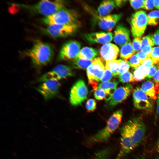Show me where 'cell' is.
Returning a JSON list of instances; mask_svg holds the SVG:
<instances>
[{"label":"cell","instance_id":"6da1fadb","mask_svg":"<svg viewBox=\"0 0 159 159\" xmlns=\"http://www.w3.org/2000/svg\"><path fill=\"white\" fill-rule=\"evenodd\" d=\"M146 127L140 116L128 120L120 129V147L115 159H122L141 143L145 135Z\"/></svg>","mask_w":159,"mask_h":159},{"label":"cell","instance_id":"7a4b0ae2","mask_svg":"<svg viewBox=\"0 0 159 159\" xmlns=\"http://www.w3.org/2000/svg\"><path fill=\"white\" fill-rule=\"evenodd\" d=\"M33 63L37 67L47 65L51 61L54 54L52 46L48 43L40 40L37 41L33 46L25 52Z\"/></svg>","mask_w":159,"mask_h":159},{"label":"cell","instance_id":"3957f363","mask_svg":"<svg viewBox=\"0 0 159 159\" xmlns=\"http://www.w3.org/2000/svg\"><path fill=\"white\" fill-rule=\"evenodd\" d=\"M122 114L121 110L115 112L108 120L105 127L89 137L86 141V144L92 145L107 141L119 127L121 122Z\"/></svg>","mask_w":159,"mask_h":159},{"label":"cell","instance_id":"277c9868","mask_svg":"<svg viewBox=\"0 0 159 159\" xmlns=\"http://www.w3.org/2000/svg\"><path fill=\"white\" fill-rule=\"evenodd\" d=\"M65 1L42 0L33 4L13 3L14 5L26 10L33 14H39L47 16L65 8Z\"/></svg>","mask_w":159,"mask_h":159},{"label":"cell","instance_id":"5b68a950","mask_svg":"<svg viewBox=\"0 0 159 159\" xmlns=\"http://www.w3.org/2000/svg\"><path fill=\"white\" fill-rule=\"evenodd\" d=\"M42 22L47 26L53 25H80L78 16L74 10L66 9H61L53 14L44 17Z\"/></svg>","mask_w":159,"mask_h":159},{"label":"cell","instance_id":"8992f818","mask_svg":"<svg viewBox=\"0 0 159 159\" xmlns=\"http://www.w3.org/2000/svg\"><path fill=\"white\" fill-rule=\"evenodd\" d=\"M84 7L97 22L100 28L109 32L112 30L122 16V14L120 13L102 16L87 5L85 4Z\"/></svg>","mask_w":159,"mask_h":159},{"label":"cell","instance_id":"52a82bcc","mask_svg":"<svg viewBox=\"0 0 159 159\" xmlns=\"http://www.w3.org/2000/svg\"><path fill=\"white\" fill-rule=\"evenodd\" d=\"M105 70L101 59L95 58L92 64L87 69L89 84L95 90L97 89V83L101 81Z\"/></svg>","mask_w":159,"mask_h":159},{"label":"cell","instance_id":"ba28073f","mask_svg":"<svg viewBox=\"0 0 159 159\" xmlns=\"http://www.w3.org/2000/svg\"><path fill=\"white\" fill-rule=\"evenodd\" d=\"M42 29L43 33L54 38H64L75 33L80 25H53Z\"/></svg>","mask_w":159,"mask_h":159},{"label":"cell","instance_id":"9c48e42d","mask_svg":"<svg viewBox=\"0 0 159 159\" xmlns=\"http://www.w3.org/2000/svg\"><path fill=\"white\" fill-rule=\"evenodd\" d=\"M148 24V16L144 11H140L133 14L131 18V27L133 37L140 38Z\"/></svg>","mask_w":159,"mask_h":159},{"label":"cell","instance_id":"30bf717a","mask_svg":"<svg viewBox=\"0 0 159 159\" xmlns=\"http://www.w3.org/2000/svg\"><path fill=\"white\" fill-rule=\"evenodd\" d=\"M81 44L78 41L71 40L62 46L58 56L59 61H72L76 59L80 50Z\"/></svg>","mask_w":159,"mask_h":159},{"label":"cell","instance_id":"8fae6325","mask_svg":"<svg viewBox=\"0 0 159 159\" xmlns=\"http://www.w3.org/2000/svg\"><path fill=\"white\" fill-rule=\"evenodd\" d=\"M74 73L71 67L63 64H59L52 70L45 73L39 79L40 82L58 80L73 75Z\"/></svg>","mask_w":159,"mask_h":159},{"label":"cell","instance_id":"7c38bea8","mask_svg":"<svg viewBox=\"0 0 159 159\" xmlns=\"http://www.w3.org/2000/svg\"><path fill=\"white\" fill-rule=\"evenodd\" d=\"M88 90L84 82L82 80H77L71 88L69 100L74 106L81 105L87 99Z\"/></svg>","mask_w":159,"mask_h":159},{"label":"cell","instance_id":"4fadbf2b","mask_svg":"<svg viewBox=\"0 0 159 159\" xmlns=\"http://www.w3.org/2000/svg\"><path fill=\"white\" fill-rule=\"evenodd\" d=\"M133 92V104L137 109L146 111L152 110L153 100L147 96L140 87H136Z\"/></svg>","mask_w":159,"mask_h":159},{"label":"cell","instance_id":"5bb4252c","mask_svg":"<svg viewBox=\"0 0 159 159\" xmlns=\"http://www.w3.org/2000/svg\"><path fill=\"white\" fill-rule=\"evenodd\" d=\"M133 89L130 84L120 87L111 93L106 99V101L109 106H114L126 100L131 93Z\"/></svg>","mask_w":159,"mask_h":159},{"label":"cell","instance_id":"9a60e30c","mask_svg":"<svg viewBox=\"0 0 159 159\" xmlns=\"http://www.w3.org/2000/svg\"><path fill=\"white\" fill-rule=\"evenodd\" d=\"M60 87L59 81L49 80L43 82L36 90L45 100H47L57 96Z\"/></svg>","mask_w":159,"mask_h":159},{"label":"cell","instance_id":"2e32d148","mask_svg":"<svg viewBox=\"0 0 159 159\" xmlns=\"http://www.w3.org/2000/svg\"><path fill=\"white\" fill-rule=\"evenodd\" d=\"M85 39L91 43L105 44L112 41V34L110 32H100L85 34Z\"/></svg>","mask_w":159,"mask_h":159},{"label":"cell","instance_id":"e0dca14e","mask_svg":"<svg viewBox=\"0 0 159 159\" xmlns=\"http://www.w3.org/2000/svg\"><path fill=\"white\" fill-rule=\"evenodd\" d=\"M118 47L110 43L104 44L100 50V54L102 59L107 61L116 60L119 52Z\"/></svg>","mask_w":159,"mask_h":159},{"label":"cell","instance_id":"ac0fdd59","mask_svg":"<svg viewBox=\"0 0 159 159\" xmlns=\"http://www.w3.org/2000/svg\"><path fill=\"white\" fill-rule=\"evenodd\" d=\"M130 32L124 26L119 24L117 26L113 35L114 42L118 45L122 46L130 42Z\"/></svg>","mask_w":159,"mask_h":159},{"label":"cell","instance_id":"d6986e66","mask_svg":"<svg viewBox=\"0 0 159 159\" xmlns=\"http://www.w3.org/2000/svg\"><path fill=\"white\" fill-rule=\"evenodd\" d=\"M141 88L147 96L154 100L157 99L159 93V83L154 81L148 80L142 84Z\"/></svg>","mask_w":159,"mask_h":159},{"label":"cell","instance_id":"ffe728a7","mask_svg":"<svg viewBox=\"0 0 159 159\" xmlns=\"http://www.w3.org/2000/svg\"><path fill=\"white\" fill-rule=\"evenodd\" d=\"M117 6L116 0H105L102 1L98 6L97 12L99 15H107L115 7Z\"/></svg>","mask_w":159,"mask_h":159},{"label":"cell","instance_id":"44dd1931","mask_svg":"<svg viewBox=\"0 0 159 159\" xmlns=\"http://www.w3.org/2000/svg\"><path fill=\"white\" fill-rule=\"evenodd\" d=\"M98 54V51L97 49L90 47H85L80 49L78 58L91 60L95 58Z\"/></svg>","mask_w":159,"mask_h":159},{"label":"cell","instance_id":"7402d4cb","mask_svg":"<svg viewBox=\"0 0 159 159\" xmlns=\"http://www.w3.org/2000/svg\"><path fill=\"white\" fill-rule=\"evenodd\" d=\"M135 53L133 48L132 43L129 42L122 46L120 50V56L125 61L130 58Z\"/></svg>","mask_w":159,"mask_h":159},{"label":"cell","instance_id":"603a6c76","mask_svg":"<svg viewBox=\"0 0 159 159\" xmlns=\"http://www.w3.org/2000/svg\"><path fill=\"white\" fill-rule=\"evenodd\" d=\"M149 68L145 67L141 65L135 69L133 74L135 81L139 82L145 79Z\"/></svg>","mask_w":159,"mask_h":159},{"label":"cell","instance_id":"cb8c5ba5","mask_svg":"<svg viewBox=\"0 0 159 159\" xmlns=\"http://www.w3.org/2000/svg\"><path fill=\"white\" fill-rule=\"evenodd\" d=\"M118 83V82L116 81L102 82L99 85L97 89L104 90L109 95L111 93H110L111 91L115 90L117 89Z\"/></svg>","mask_w":159,"mask_h":159},{"label":"cell","instance_id":"d4e9b609","mask_svg":"<svg viewBox=\"0 0 159 159\" xmlns=\"http://www.w3.org/2000/svg\"><path fill=\"white\" fill-rule=\"evenodd\" d=\"M94 59L91 60H87L77 58L73 61L74 66L76 68L82 69H87L92 64Z\"/></svg>","mask_w":159,"mask_h":159},{"label":"cell","instance_id":"484cf974","mask_svg":"<svg viewBox=\"0 0 159 159\" xmlns=\"http://www.w3.org/2000/svg\"><path fill=\"white\" fill-rule=\"evenodd\" d=\"M119 63V59L106 62L105 68L110 70L114 77L118 75V70Z\"/></svg>","mask_w":159,"mask_h":159},{"label":"cell","instance_id":"4316f807","mask_svg":"<svg viewBox=\"0 0 159 159\" xmlns=\"http://www.w3.org/2000/svg\"><path fill=\"white\" fill-rule=\"evenodd\" d=\"M148 24L150 25L155 26L159 22V11L154 10L148 15Z\"/></svg>","mask_w":159,"mask_h":159},{"label":"cell","instance_id":"83f0119b","mask_svg":"<svg viewBox=\"0 0 159 159\" xmlns=\"http://www.w3.org/2000/svg\"><path fill=\"white\" fill-rule=\"evenodd\" d=\"M119 80L123 83L135 81L133 74L129 71L119 75Z\"/></svg>","mask_w":159,"mask_h":159},{"label":"cell","instance_id":"f1b7e54d","mask_svg":"<svg viewBox=\"0 0 159 159\" xmlns=\"http://www.w3.org/2000/svg\"><path fill=\"white\" fill-rule=\"evenodd\" d=\"M130 67V65L128 61L119 59L118 70V75L128 71Z\"/></svg>","mask_w":159,"mask_h":159},{"label":"cell","instance_id":"f546056e","mask_svg":"<svg viewBox=\"0 0 159 159\" xmlns=\"http://www.w3.org/2000/svg\"><path fill=\"white\" fill-rule=\"evenodd\" d=\"M154 44L153 36L148 35L144 37L142 39L141 49L145 46L152 47L154 45Z\"/></svg>","mask_w":159,"mask_h":159},{"label":"cell","instance_id":"4dcf8cb0","mask_svg":"<svg viewBox=\"0 0 159 159\" xmlns=\"http://www.w3.org/2000/svg\"><path fill=\"white\" fill-rule=\"evenodd\" d=\"M128 62L130 66L135 69L141 65L140 60L136 54H134Z\"/></svg>","mask_w":159,"mask_h":159},{"label":"cell","instance_id":"1f68e13d","mask_svg":"<svg viewBox=\"0 0 159 159\" xmlns=\"http://www.w3.org/2000/svg\"><path fill=\"white\" fill-rule=\"evenodd\" d=\"M150 57L154 64H156L159 63V47L153 48Z\"/></svg>","mask_w":159,"mask_h":159},{"label":"cell","instance_id":"d6a6232c","mask_svg":"<svg viewBox=\"0 0 159 159\" xmlns=\"http://www.w3.org/2000/svg\"><path fill=\"white\" fill-rule=\"evenodd\" d=\"M97 103L95 100L93 99L88 100L85 105L87 112H90L94 111L96 108Z\"/></svg>","mask_w":159,"mask_h":159},{"label":"cell","instance_id":"836d02e7","mask_svg":"<svg viewBox=\"0 0 159 159\" xmlns=\"http://www.w3.org/2000/svg\"><path fill=\"white\" fill-rule=\"evenodd\" d=\"M108 95L105 90L100 89H97L94 92L95 97L98 100H101L105 98Z\"/></svg>","mask_w":159,"mask_h":159},{"label":"cell","instance_id":"e575fe53","mask_svg":"<svg viewBox=\"0 0 159 159\" xmlns=\"http://www.w3.org/2000/svg\"><path fill=\"white\" fill-rule=\"evenodd\" d=\"M144 0H131L130 1L132 6L135 9L144 8Z\"/></svg>","mask_w":159,"mask_h":159},{"label":"cell","instance_id":"d590c367","mask_svg":"<svg viewBox=\"0 0 159 159\" xmlns=\"http://www.w3.org/2000/svg\"><path fill=\"white\" fill-rule=\"evenodd\" d=\"M109 153L108 149H104L97 153L93 159H108Z\"/></svg>","mask_w":159,"mask_h":159},{"label":"cell","instance_id":"8d00e7d4","mask_svg":"<svg viewBox=\"0 0 159 159\" xmlns=\"http://www.w3.org/2000/svg\"><path fill=\"white\" fill-rule=\"evenodd\" d=\"M141 40L140 38L139 37L135 38L133 40L132 45L135 52L141 49Z\"/></svg>","mask_w":159,"mask_h":159},{"label":"cell","instance_id":"74e56055","mask_svg":"<svg viewBox=\"0 0 159 159\" xmlns=\"http://www.w3.org/2000/svg\"><path fill=\"white\" fill-rule=\"evenodd\" d=\"M159 67L158 66L154 64L149 68L147 76L145 78L147 79H149L153 76Z\"/></svg>","mask_w":159,"mask_h":159},{"label":"cell","instance_id":"f35d334b","mask_svg":"<svg viewBox=\"0 0 159 159\" xmlns=\"http://www.w3.org/2000/svg\"><path fill=\"white\" fill-rule=\"evenodd\" d=\"M113 76L111 71L108 69L105 68L103 76L101 79L102 82H104L109 81L112 78Z\"/></svg>","mask_w":159,"mask_h":159},{"label":"cell","instance_id":"ab89813d","mask_svg":"<svg viewBox=\"0 0 159 159\" xmlns=\"http://www.w3.org/2000/svg\"><path fill=\"white\" fill-rule=\"evenodd\" d=\"M154 6L153 0H145L144 9L148 10L153 9Z\"/></svg>","mask_w":159,"mask_h":159},{"label":"cell","instance_id":"60d3db41","mask_svg":"<svg viewBox=\"0 0 159 159\" xmlns=\"http://www.w3.org/2000/svg\"><path fill=\"white\" fill-rule=\"evenodd\" d=\"M154 63L151 58L148 57L143 62L141 65L145 67L149 68Z\"/></svg>","mask_w":159,"mask_h":159},{"label":"cell","instance_id":"b9f144b4","mask_svg":"<svg viewBox=\"0 0 159 159\" xmlns=\"http://www.w3.org/2000/svg\"><path fill=\"white\" fill-rule=\"evenodd\" d=\"M153 48L150 46H145L141 49V51L150 57Z\"/></svg>","mask_w":159,"mask_h":159},{"label":"cell","instance_id":"7bdbcfd3","mask_svg":"<svg viewBox=\"0 0 159 159\" xmlns=\"http://www.w3.org/2000/svg\"><path fill=\"white\" fill-rule=\"evenodd\" d=\"M136 54L140 60L141 65L145 60L148 57H149L147 54H145L141 51L138 52Z\"/></svg>","mask_w":159,"mask_h":159},{"label":"cell","instance_id":"ee69618b","mask_svg":"<svg viewBox=\"0 0 159 159\" xmlns=\"http://www.w3.org/2000/svg\"><path fill=\"white\" fill-rule=\"evenodd\" d=\"M153 36L155 44L159 46V28L156 30Z\"/></svg>","mask_w":159,"mask_h":159},{"label":"cell","instance_id":"f6af8a7d","mask_svg":"<svg viewBox=\"0 0 159 159\" xmlns=\"http://www.w3.org/2000/svg\"><path fill=\"white\" fill-rule=\"evenodd\" d=\"M157 65L158 67V69L153 76L154 81L155 82L159 83V64Z\"/></svg>","mask_w":159,"mask_h":159},{"label":"cell","instance_id":"bcb514c9","mask_svg":"<svg viewBox=\"0 0 159 159\" xmlns=\"http://www.w3.org/2000/svg\"><path fill=\"white\" fill-rule=\"evenodd\" d=\"M154 6L159 9V0H153Z\"/></svg>","mask_w":159,"mask_h":159},{"label":"cell","instance_id":"7dc6e473","mask_svg":"<svg viewBox=\"0 0 159 159\" xmlns=\"http://www.w3.org/2000/svg\"><path fill=\"white\" fill-rule=\"evenodd\" d=\"M157 112L158 114L159 115V93L157 97Z\"/></svg>","mask_w":159,"mask_h":159},{"label":"cell","instance_id":"c3c4849f","mask_svg":"<svg viewBox=\"0 0 159 159\" xmlns=\"http://www.w3.org/2000/svg\"><path fill=\"white\" fill-rule=\"evenodd\" d=\"M136 159H145V158L144 155H140L138 156Z\"/></svg>","mask_w":159,"mask_h":159},{"label":"cell","instance_id":"681fc988","mask_svg":"<svg viewBox=\"0 0 159 159\" xmlns=\"http://www.w3.org/2000/svg\"><path fill=\"white\" fill-rule=\"evenodd\" d=\"M157 150L158 152L159 151V139L158 140V141L157 143Z\"/></svg>","mask_w":159,"mask_h":159},{"label":"cell","instance_id":"f907efd6","mask_svg":"<svg viewBox=\"0 0 159 159\" xmlns=\"http://www.w3.org/2000/svg\"><path fill=\"white\" fill-rule=\"evenodd\" d=\"M156 159H159V158H157Z\"/></svg>","mask_w":159,"mask_h":159},{"label":"cell","instance_id":"816d5d0a","mask_svg":"<svg viewBox=\"0 0 159 159\" xmlns=\"http://www.w3.org/2000/svg\"><path fill=\"white\" fill-rule=\"evenodd\" d=\"M158 152L159 153V151Z\"/></svg>","mask_w":159,"mask_h":159}]
</instances>
